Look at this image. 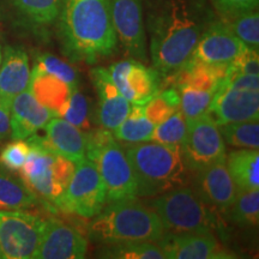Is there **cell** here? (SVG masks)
<instances>
[{
    "mask_svg": "<svg viewBox=\"0 0 259 259\" xmlns=\"http://www.w3.org/2000/svg\"><path fill=\"white\" fill-rule=\"evenodd\" d=\"M213 18L205 0H148L149 52L162 78L189 59Z\"/></svg>",
    "mask_w": 259,
    "mask_h": 259,
    "instance_id": "1",
    "label": "cell"
},
{
    "mask_svg": "<svg viewBox=\"0 0 259 259\" xmlns=\"http://www.w3.org/2000/svg\"><path fill=\"white\" fill-rule=\"evenodd\" d=\"M56 22L61 50L70 60L94 64L118 48L108 0H60Z\"/></svg>",
    "mask_w": 259,
    "mask_h": 259,
    "instance_id": "2",
    "label": "cell"
},
{
    "mask_svg": "<svg viewBox=\"0 0 259 259\" xmlns=\"http://www.w3.org/2000/svg\"><path fill=\"white\" fill-rule=\"evenodd\" d=\"M90 239L101 244L124 241H158L166 234L157 213L137 198L108 203L94 216Z\"/></svg>",
    "mask_w": 259,
    "mask_h": 259,
    "instance_id": "3",
    "label": "cell"
},
{
    "mask_svg": "<svg viewBox=\"0 0 259 259\" xmlns=\"http://www.w3.org/2000/svg\"><path fill=\"white\" fill-rule=\"evenodd\" d=\"M124 151L135 174L138 196L156 197L185 184L187 169L180 145L149 141L130 145Z\"/></svg>",
    "mask_w": 259,
    "mask_h": 259,
    "instance_id": "4",
    "label": "cell"
},
{
    "mask_svg": "<svg viewBox=\"0 0 259 259\" xmlns=\"http://www.w3.org/2000/svg\"><path fill=\"white\" fill-rule=\"evenodd\" d=\"M85 157L100 171L107 190V203L137 198V183L131 164L111 131L103 128L87 134Z\"/></svg>",
    "mask_w": 259,
    "mask_h": 259,
    "instance_id": "5",
    "label": "cell"
},
{
    "mask_svg": "<svg viewBox=\"0 0 259 259\" xmlns=\"http://www.w3.org/2000/svg\"><path fill=\"white\" fill-rule=\"evenodd\" d=\"M27 143L30 150L19 170L21 177L37 197L54 205L69 185L76 163L54 154L45 137L32 135Z\"/></svg>",
    "mask_w": 259,
    "mask_h": 259,
    "instance_id": "6",
    "label": "cell"
},
{
    "mask_svg": "<svg viewBox=\"0 0 259 259\" xmlns=\"http://www.w3.org/2000/svg\"><path fill=\"white\" fill-rule=\"evenodd\" d=\"M166 233H211L215 221L196 191L179 186L158 194L151 203Z\"/></svg>",
    "mask_w": 259,
    "mask_h": 259,
    "instance_id": "7",
    "label": "cell"
},
{
    "mask_svg": "<svg viewBox=\"0 0 259 259\" xmlns=\"http://www.w3.org/2000/svg\"><path fill=\"white\" fill-rule=\"evenodd\" d=\"M107 203V190L96 164L89 158L76 162L74 173L54 208L67 213L93 219Z\"/></svg>",
    "mask_w": 259,
    "mask_h": 259,
    "instance_id": "8",
    "label": "cell"
},
{
    "mask_svg": "<svg viewBox=\"0 0 259 259\" xmlns=\"http://www.w3.org/2000/svg\"><path fill=\"white\" fill-rule=\"evenodd\" d=\"M180 149L186 169L193 173L226 161L225 141L219 125L206 113L186 120V134Z\"/></svg>",
    "mask_w": 259,
    "mask_h": 259,
    "instance_id": "9",
    "label": "cell"
},
{
    "mask_svg": "<svg viewBox=\"0 0 259 259\" xmlns=\"http://www.w3.org/2000/svg\"><path fill=\"white\" fill-rule=\"evenodd\" d=\"M45 220L24 210H0V251L3 259L34 258Z\"/></svg>",
    "mask_w": 259,
    "mask_h": 259,
    "instance_id": "10",
    "label": "cell"
},
{
    "mask_svg": "<svg viewBox=\"0 0 259 259\" xmlns=\"http://www.w3.org/2000/svg\"><path fill=\"white\" fill-rule=\"evenodd\" d=\"M116 37L130 57L148 61L143 0H108Z\"/></svg>",
    "mask_w": 259,
    "mask_h": 259,
    "instance_id": "11",
    "label": "cell"
},
{
    "mask_svg": "<svg viewBox=\"0 0 259 259\" xmlns=\"http://www.w3.org/2000/svg\"><path fill=\"white\" fill-rule=\"evenodd\" d=\"M108 71L116 88L131 105H145L160 92V73L134 58L112 65Z\"/></svg>",
    "mask_w": 259,
    "mask_h": 259,
    "instance_id": "12",
    "label": "cell"
},
{
    "mask_svg": "<svg viewBox=\"0 0 259 259\" xmlns=\"http://www.w3.org/2000/svg\"><path fill=\"white\" fill-rule=\"evenodd\" d=\"M218 125L259 118V90L236 89L222 83L213 94L208 111Z\"/></svg>",
    "mask_w": 259,
    "mask_h": 259,
    "instance_id": "13",
    "label": "cell"
},
{
    "mask_svg": "<svg viewBox=\"0 0 259 259\" xmlns=\"http://www.w3.org/2000/svg\"><path fill=\"white\" fill-rule=\"evenodd\" d=\"M88 251V240L78 229L57 219L45 220V227L34 258L80 259Z\"/></svg>",
    "mask_w": 259,
    "mask_h": 259,
    "instance_id": "14",
    "label": "cell"
},
{
    "mask_svg": "<svg viewBox=\"0 0 259 259\" xmlns=\"http://www.w3.org/2000/svg\"><path fill=\"white\" fill-rule=\"evenodd\" d=\"M247 48L221 19L213 18L200 35L190 58L208 64H231Z\"/></svg>",
    "mask_w": 259,
    "mask_h": 259,
    "instance_id": "15",
    "label": "cell"
},
{
    "mask_svg": "<svg viewBox=\"0 0 259 259\" xmlns=\"http://www.w3.org/2000/svg\"><path fill=\"white\" fill-rule=\"evenodd\" d=\"M166 258L169 259H225L234 258L211 233H166L158 240Z\"/></svg>",
    "mask_w": 259,
    "mask_h": 259,
    "instance_id": "16",
    "label": "cell"
},
{
    "mask_svg": "<svg viewBox=\"0 0 259 259\" xmlns=\"http://www.w3.org/2000/svg\"><path fill=\"white\" fill-rule=\"evenodd\" d=\"M196 193L210 209L226 211L234 202L238 187L227 169L226 161L196 171Z\"/></svg>",
    "mask_w": 259,
    "mask_h": 259,
    "instance_id": "17",
    "label": "cell"
},
{
    "mask_svg": "<svg viewBox=\"0 0 259 259\" xmlns=\"http://www.w3.org/2000/svg\"><path fill=\"white\" fill-rule=\"evenodd\" d=\"M99 96V119L102 127L113 132L125 120L131 111V102L121 95L105 67H95L90 73Z\"/></svg>",
    "mask_w": 259,
    "mask_h": 259,
    "instance_id": "18",
    "label": "cell"
},
{
    "mask_svg": "<svg viewBox=\"0 0 259 259\" xmlns=\"http://www.w3.org/2000/svg\"><path fill=\"white\" fill-rule=\"evenodd\" d=\"M54 116L57 115L42 106L28 87L12 100L10 107V136L12 139H27L44 128Z\"/></svg>",
    "mask_w": 259,
    "mask_h": 259,
    "instance_id": "19",
    "label": "cell"
},
{
    "mask_svg": "<svg viewBox=\"0 0 259 259\" xmlns=\"http://www.w3.org/2000/svg\"><path fill=\"white\" fill-rule=\"evenodd\" d=\"M30 66L22 47H5L0 63V105L10 112L12 100L29 87Z\"/></svg>",
    "mask_w": 259,
    "mask_h": 259,
    "instance_id": "20",
    "label": "cell"
},
{
    "mask_svg": "<svg viewBox=\"0 0 259 259\" xmlns=\"http://www.w3.org/2000/svg\"><path fill=\"white\" fill-rule=\"evenodd\" d=\"M228 70L229 64H208L189 58L166 79L171 80L176 89L189 87L204 92H216L227 78Z\"/></svg>",
    "mask_w": 259,
    "mask_h": 259,
    "instance_id": "21",
    "label": "cell"
},
{
    "mask_svg": "<svg viewBox=\"0 0 259 259\" xmlns=\"http://www.w3.org/2000/svg\"><path fill=\"white\" fill-rule=\"evenodd\" d=\"M46 139L48 148L74 163L85 157L87 134L60 116H54L47 125Z\"/></svg>",
    "mask_w": 259,
    "mask_h": 259,
    "instance_id": "22",
    "label": "cell"
},
{
    "mask_svg": "<svg viewBox=\"0 0 259 259\" xmlns=\"http://www.w3.org/2000/svg\"><path fill=\"white\" fill-rule=\"evenodd\" d=\"M29 89L35 99L57 116L66 108L72 87L34 65L30 73Z\"/></svg>",
    "mask_w": 259,
    "mask_h": 259,
    "instance_id": "23",
    "label": "cell"
},
{
    "mask_svg": "<svg viewBox=\"0 0 259 259\" xmlns=\"http://www.w3.org/2000/svg\"><path fill=\"white\" fill-rule=\"evenodd\" d=\"M40 204L23 178L0 163V210H25Z\"/></svg>",
    "mask_w": 259,
    "mask_h": 259,
    "instance_id": "24",
    "label": "cell"
},
{
    "mask_svg": "<svg viewBox=\"0 0 259 259\" xmlns=\"http://www.w3.org/2000/svg\"><path fill=\"white\" fill-rule=\"evenodd\" d=\"M227 169L238 190H259L258 149H241L227 157Z\"/></svg>",
    "mask_w": 259,
    "mask_h": 259,
    "instance_id": "25",
    "label": "cell"
},
{
    "mask_svg": "<svg viewBox=\"0 0 259 259\" xmlns=\"http://www.w3.org/2000/svg\"><path fill=\"white\" fill-rule=\"evenodd\" d=\"M18 15L34 27L45 28L56 23L60 0H8Z\"/></svg>",
    "mask_w": 259,
    "mask_h": 259,
    "instance_id": "26",
    "label": "cell"
},
{
    "mask_svg": "<svg viewBox=\"0 0 259 259\" xmlns=\"http://www.w3.org/2000/svg\"><path fill=\"white\" fill-rule=\"evenodd\" d=\"M154 127L145 115L144 105H134L125 120L113 131V136L126 143H142L150 141Z\"/></svg>",
    "mask_w": 259,
    "mask_h": 259,
    "instance_id": "27",
    "label": "cell"
},
{
    "mask_svg": "<svg viewBox=\"0 0 259 259\" xmlns=\"http://www.w3.org/2000/svg\"><path fill=\"white\" fill-rule=\"evenodd\" d=\"M221 21L251 50L259 47V15L257 9L222 15Z\"/></svg>",
    "mask_w": 259,
    "mask_h": 259,
    "instance_id": "28",
    "label": "cell"
},
{
    "mask_svg": "<svg viewBox=\"0 0 259 259\" xmlns=\"http://www.w3.org/2000/svg\"><path fill=\"white\" fill-rule=\"evenodd\" d=\"M100 251L102 258L118 259H166L158 241H124L105 244Z\"/></svg>",
    "mask_w": 259,
    "mask_h": 259,
    "instance_id": "29",
    "label": "cell"
},
{
    "mask_svg": "<svg viewBox=\"0 0 259 259\" xmlns=\"http://www.w3.org/2000/svg\"><path fill=\"white\" fill-rule=\"evenodd\" d=\"M225 212L235 225L255 227L259 220V190H238L234 202Z\"/></svg>",
    "mask_w": 259,
    "mask_h": 259,
    "instance_id": "30",
    "label": "cell"
},
{
    "mask_svg": "<svg viewBox=\"0 0 259 259\" xmlns=\"http://www.w3.org/2000/svg\"><path fill=\"white\" fill-rule=\"evenodd\" d=\"M223 141L232 147L240 149L259 148V121L251 119L246 121L227 122L219 125Z\"/></svg>",
    "mask_w": 259,
    "mask_h": 259,
    "instance_id": "31",
    "label": "cell"
},
{
    "mask_svg": "<svg viewBox=\"0 0 259 259\" xmlns=\"http://www.w3.org/2000/svg\"><path fill=\"white\" fill-rule=\"evenodd\" d=\"M180 109V95L176 88L158 92L144 105V113L154 125L167 120Z\"/></svg>",
    "mask_w": 259,
    "mask_h": 259,
    "instance_id": "32",
    "label": "cell"
},
{
    "mask_svg": "<svg viewBox=\"0 0 259 259\" xmlns=\"http://www.w3.org/2000/svg\"><path fill=\"white\" fill-rule=\"evenodd\" d=\"M177 90L180 95V112L186 120L205 114L215 94V92H204L189 87H181Z\"/></svg>",
    "mask_w": 259,
    "mask_h": 259,
    "instance_id": "33",
    "label": "cell"
},
{
    "mask_svg": "<svg viewBox=\"0 0 259 259\" xmlns=\"http://www.w3.org/2000/svg\"><path fill=\"white\" fill-rule=\"evenodd\" d=\"M186 134V118L177 111L173 115L161 124L155 125L150 141L162 144L180 145Z\"/></svg>",
    "mask_w": 259,
    "mask_h": 259,
    "instance_id": "34",
    "label": "cell"
},
{
    "mask_svg": "<svg viewBox=\"0 0 259 259\" xmlns=\"http://www.w3.org/2000/svg\"><path fill=\"white\" fill-rule=\"evenodd\" d=\"M89 105L87 97L79 92L78 85L73 87L71 90V95L69 97L66 108L60 115V118L65 119L66 121L77 126L80 130L89 128Z\"/></svg>",
    "mask_w": 259,
    "mask_h": 259,
    "instance_id": "35",
    "label": "cell"
},
{
    "mask_svg": "<svg viewBox=\"0 0 259 259\" xmlns=\"http://www.w3.org/2000/svg\"><path fill=\"white\" fill-rule=\"evenodd\" d=\"M35 65L44 71H46V72L58 77L63 82L72 87V88L78 85V76H77V71L74 70V67L71 66L70 64L65 63L64 60L59 59L56 56H52V54H38Z\"/></svg>",
    "mask_w": 259,
    "mask_h": 259,
    "instance_id": "36",
    "label": "cell"
},
{
    "mask_svg": "<svg viewBox=\"0 0 259 259\" xmlns=\"http://www.w3.org/2000/svg\"><path fill=\"white\" fill-rule=\"evenodd\" d=\"M29 144L24 139H14L0 153V163L10 170L18 171L23 167L29 155Z\"/></svg>",
    "mask_w": 259,
    "mask_h": 259,
    "instance_id": "37",
    "label": "cell"
},
{
    "mask_svg": "<svg viewBox=\"0 0 259 259\" xmlns=\"http://www.w3.org/2000/svg\"><path fill=\"white\" fill-rule=\"evenodd\" d=\"M236 74H259L258 51L247 48L229 64L227 77L236 76Z\"/></svg>",
    "mask_w": 259,
    "mask_h": 259,
    "instance_id": "38",
    "label": "cell"
},
{
    "mask_svg": "<svg viewBox=\"0 0 259 259\" xmlns=\"http://www.w3.org/2000/svg\"><path fill=\"white\" fill-rule=\"evenodd\" d=\"M258 2L259 0H212L221 15L257 9Z\"/></svg>",
    "mask_w": 259,
    "mask_h": 259,
    "instance_id": "39",
    "label": "cell"
},
{
    "mask_svg": "<svg viewBox=\"0 0 259 259\" xmlns=\"http://www.w3.org/2000/svg\"><path fill=\"white\" fill-rule=\"evenodd\" d=\"M223 83L236 89L259 90V74H236L227 77Z\"/></svg>",
    "mask_w": 259,
    "mask_h": 259,
    "instance_id": "40",
    "label": "cell"
},
{
    "mask_svg": "<svg viewBox=\"0 0 259 259\" xmlns=\"http://www.w3.org/2000/svg\"><path fill=\"white\" fill-rule=\"evenodd\" d=\"M10 132V112L0 105V142L9 137Z\"/></svg>",
    "mask_w": 259,
    "mask_h": 259,
    "instance_id": "41",
    "label": "cell"
},
{
    "mask_svg": "<svg viewBox=\"0 0 259 259\" xmlns=\"http://www.w3.org/2000/svg\"><path fill=\"white\" fill-rule=\"evenodd\" d=\"M2 56H3V53H2V48H0V63H2Z\"/></svg>",
    "mask_w": 259,
    "mask_h": 259,
    "instance_id": "42",
    "label": "cell"
},
{
    "mask_svg": "<svg viewBox=\"0 0 259 259\" xmlns=\"http://www.w3.org/2000/svg\"><path fill=\"white\" fill-rule=\"evenodd\" d=\"M0 259H3V257H2V251H0Z\"/></svg>",
    "mask_w": 259,
    "mask_h": 259,
    "instance_id": "43",
    "label": "cell"
}]
</instances>
